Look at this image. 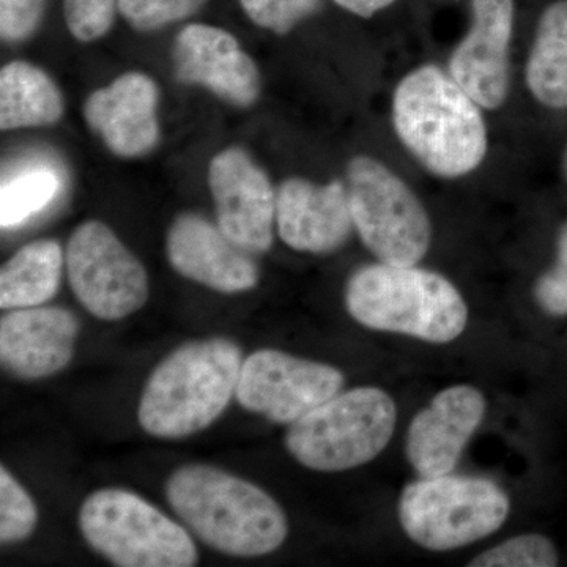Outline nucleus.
<instances>
[{"label":"nucleus","instance_id":"obj_4","mask_svg":"<svg viewBox=\"0 0 567 567\" xmlns=\"http://www.w3.org/2000/svg\"><path fill=\"white\" fill-rule=\"evenodd\" d=\"M347 312L369 330L447 344L464 333L468 306L445 276L416 265L377 262L346 284Z\"/></svg>","mask_w":567,"mask_h":567},{"label":"nucleus","instance_id":"obj_22","mask_svg":"<svg viewBox=\"0 0 567 567\" xmlns=\"http://www.w3.org/2000/svg\"><path fill=\"white\" fill-rule=\"evenodd\" d=\"M58 174L52 169L37 167L24 171L0 189V224L2 229L18 226L43 210L59 192Z\"/></svg>","mask_w":567,"mask_h":567},{"label":"nucleus","instance_id":"obj_8","mask_svg":"<svg viewBox=\"0 0 567 567\" xmlns=\"http://www.w3.org/2000/svg\"><path fill=\"white\" fill-rule=\"evenodd\" d=\"M353 227L379 262L416 265L432 244V223L410 186L386 164L358 155L347 166Z\"/></svg>","mask_w":567,"mask_h":567},{"label":"nucleus","instance_id":"obj_7","mask_svg":"<svg viewBox=\"0 0 567 567\" xmlns=\"http://www.w3.org/2000/svg\"><path fill=\"white\" fill-rule=\"evenodd\" d=\"M80 529L85 543L114 566L192 567V536L140 495L102 488L82 503Z\"/></svg>","mask_w":567,"mask_h":567},{"label":"nucleus","instance_id":"obj_19","mask_svg":"<svg viewBox=\"0 0 567 567\" xmlns=\"http://www.w3.org/2000/svg\"><path fill=\"white\" fill-rule=\"evenodd\" d=\"M525 80L537 102L567 110V0H551L540 11Z\"/></svg>","mask_w":567,"mask_h":567},{"label":"nucleus","instance_id":"obj_14","mask_svg":"<svg viewBox=\"0 0 567 567\" xmlns=\"http://www.w3.org/2000/svg\"><path fill=\"white\" fill-rule=\"evenodd\" d=\"M487 401L475 386L454 385L440 391L420 410L406 431L405 453L421 477L447 475L456 468L477 427Z\"/></svg>","mask_w":567,"mask_h":567},{"label":"nucleus","instance_id":"obj_24","mask_svg":"<svg viewBox=\"0 0 567 567\" xmlns=\"http://www.w3.org/2000/svg\"><path fill=\"white\" fill-rule=\"evenodd\" d=\"M39 520L35 503L24 487L10 475L6 466L0 468V543L18 544L32 535Z\"/></svg>","mask_w":567,"mask_h":567},{"label":"nucleus","instance_id":"obj_31","mask_svg":"<svg viewBox=\"0 0 567 567\" xmlns=\"http://www.w3.org/2000/svg\"><path fill=\"white\" fill-rule=\"evenodd\" d=\"M563 174H565V178L567 182V147L565 151V155H563Z\"/></svg>","mask_w":567,"mask_h":567},{"label":"nucleus","instance_id":"obj_10","mask_svg":"<svg viewBox=\"0 0 567 567\" xmlns=\"http://www.w3.org/2000/svg\"><path fill=\"white\" fill-rule=\"evenodd\" d=\"M344 382L333 365L262 349L244 360L235 398L248 412L290 425L338 394Z\"/></svg>","mask_w":567,"mask_h":567},{"label":"nucleus","instance_id":"obj_1","mask_svg":"<svg viewBox=\"0 0 567 567\" xmlns=\"http://www.w3.org/2000/svg\"><path fill=\"white\" fill-rule=\"evenodd\" d=\"M481 110L450 71L427 63L410 71L395 87L394 132L429 173L465 177L481 166L488 151Z\"/></svg>","mask_w":567,"mask_h":567},{"label":"nucleus","instance_id":"obj_25","mask_svg":"<svg viewBox=\"0 0 567 567\" xmlns=\"http://www.w3.org/2000/svg\"><path fill=\"white\" fill-rule=\"evenodd\" d=\"M246 17L265 31L287 35L323 10L324 0H240Z\"/></svg>","mask_w":567,"mask_h":567},{"label":"nucleus","instance_id":"obj_28","mask_svg":"<svg viewBox=\"0 0 567 567\" xmlns=\"http://www.w3.org/2000/svg\"><path fill=\"white\" fill-rule=\"evenodd\" d=\"M533 295L547 316H567V223L558 234L557 260L550 270L539 276Z\"/></svg>","mask_w":567,"mask_h":567},{"label":"nucleus","instance_id":"obj_16","mask_svg":"<svg viewBox=\"0 0 567 567\" xmlns=\"http://www.w3.org/2000/svg\"><path fill=\"white\" fill-rule=\"evenodd\" d=\"M158 85L144 73L122 74L107 87L99 89L84 103L89 128L121 158H140L159 141Z\"/></svg>","mask_w":567,"mask_h":567},{"label":"nucleus","instance_id":"obj_13","mask_svg":"<svg viewBox=\"0 0 567 567\" xmlns=\"http://www.w3.org/2000/svg\"><path fill=\"white\" fill-rule=\"evenodd\" d=\"M174 74L186 85H203L223 102L248 107L260 95V73L233 33L208 24H189L175 37Z\"/></svg>","mask_w":567,"mask_h":567},{"label":"nucleus","instance_id":"obj_5","mask_svg":"<svg viewBox=\"0 0 567 567\" xmlns=\"http://www.w3.org/2000/svg\"><path fill=\"white\" fill-rule=\"evenodd\" d=\"M398 406L386 391L360 386L333 395L290 424V456L315 472L336 473L374 461L393 439Z\"/></svg>","mask_w":567,"mask_h":567},{"label":"nucleus","instance_id":"obj_2","mask_svg":"<svg viewBox=\"0 0 567 567\" xmlns=\"http://www.w3.org/2000/svg\"><path fill=\"white\" fill-rule=\"evenodd\" d=\"M166 496L194 535L230 557H264L289 535L286 514L274 496L212 465L175 470Z\"/></svg>","mask_w":567,"mask_h":567},{"label":"nucleus","instance_id":"obj_26","mask_svg":"<svg viewBox=\"0 0 567 567\" xmlns=\"http://www.w3.org/2000/svg\"><path fill=\"white\" fill-rule=\"evenodd\" d=\"M207 0H118L123 20L141 32H152L196 13Z\"/></svg>","mask_w":567,"mask_h":567},{"label":"nucleus","instance_id":"obj_18","mask_svg":"<svg viewBox=\"0 0 567 567\" xmlns=\"http://www.w3.org/2000/svg\"><path fill=\"white\" fill-rule=\"evenodd\" d=\"M80 330V320L65 308L11 309L0 320L3 368L22 380L58 374L73 360Z\"/></svg>","mask_w":567,"mask_h":567},{"label":"nucleus","instance_id":"obj_11","mask_svg":"<svg viewBox=\"0 0 567 567\" xmlns=\"http://www.w3.org/2000/svg\"><path fill=\"white\" fill-rule=\"evenodd\" d=\"M470 25L447 62L454 81L483 110L495 111L509 95V51L516 0H468Z\"/></svg>","mask_w":567,"mask_h":567},{"label":"nucleus","instance_id":"obj_17","mask_svg":"<svg viewBox=\"0 0 567 567\" xmlns=\"http://www.w3.org/2000/svg\"><path fill=\"white\" fill-rule=\"evenodd\" d=\"M276 226L295 251L328 254L341 248L353 233L346 183L317 185L289 178L276 193Z\"/></svg>","mask_w":567,"mask_h":567},{"label":"nucleus","instance_id":"obj_6","mask_svg":"<svg viewBox=\"0 0 567 567\" xmlns=\"http://www.w3.org/2000/svg\"><path fill=\"white\" fill-rule=\"evenodd\" d=\"M509 513V496L494 481L450 473L406 484L398 511L405 535L431 551L456 550L494 535Z\"/></svg>","mask_w":567,"mask_h":567},{"label":"nucleus","instance_id":"obj_27","mask_svg":"<svg viewBox=\"0 0 567 567\" xmlns=\"http://www.w3.org/2000/svg\"><path fill=\"white\" fill-rule=\"evenodd\" d=\"M118 0H63V14L71 35L82 43L100 40L111 31Z\"/></svg>","mask_w":567,"mask_h":567},{"label":"nucleus","instance_id":"obj_20","mask_svg":"<svg viewBox=\"0 0 567 567\" xmlns=\"http://www.w3.org/2000/svg\"><path fill=\"white\" fill-rule=\"evenodd\" d=\"M63 114L62 93L39 66L17 61L0 71V128L52 125Z\"/></svg>","mask_w":567,"mask_h":567},{"label":"nucleus","instance_id":"obj_29","mask_svg":"<svg viewBox=\"0 0 567 567\" xmlns=\"http://www.w3.org/2000/svg\"><path fill=\"white\" fill-rule=\"evenodd\" d=\"M47 0H0V35L20 43L33 35L43 20Z\"/></svg>","mask_w":567,"mask_h":567},{"label":"nucleus","instance_id":"obj_23","mask_svg":"<svg viewBox=\"0 0 567 567\" xmlns=\"http://www.w3.org/2000/svg\"><path fill=\"white\" fill-rule=\"evenodd\" d=\"M558 551L548 537L520 535L483 551L468 563L470 567H554Z\"/></svg>","mask_w":567,"mask_h":567},{"label":"nucleus","instance_id":"obj_9","mask_svg":"<svg viewBox=\"0 0 567 567\" xmlns=\"http://www.w3.org/2000/svg\"><path fill=\"white\" fill-rule=\"evenodd\" d=\"M65 262L78 301L99 319H125L147 301V271L106 224H81L71 234Z\"/></svg>","mask_w":567,"mask_h":567},{"label":"nucleus","instance_id":"obj_3","mask_svg":"<svg viewBox=\"0 0 567 567\" xmlns=\"http://www.w3.org/2000/svg\"><path fill=\"white\" fill-rule=\"evenodd\" d=\"M244 354L234 341L186 342L153 369L140 410L141 427L156 439L177 440L215 423L237 391Z\"/></svg>","mask_w":567,"mask_h":567},{"label":"nucleus","instance_id":"obj_30","mask_svg":"<svg viewBox=\"0 0 567 567\" xmlns=\"http://www.w3.org/2000/svg\"><path fill=\"white\" fill-rule=\"evenodd\" d=\"M331 2L353 17L371 20L377 14L394 9L401 0H331Z\"/></svg>","mask_w":567,"mask_h":567},{"label":"nucleus","instance_id":"obj_12","mask_svg":"<svg viewBox=\"0 0 567 567\" xmlns=\"http://www.w3.org/2000/svg\"><path fill=\"white\" fill-rule=\"evenodd\" d=\"M208 185L219 229L246 251H268L274 245L276 193L262 167L241 148H226L212 159Z\"/></svg>","mask_w":567,"mask_h":567},{"label":"nucleus","instance_id":"obj_21","mask_svg":"<svg viewBox=\"0 0 567 567\" xmlns=\"http://www.w3.org/2000/svg\"><path fill=\"white\" fill-rule=\"evenodd\" d=\"M63 251L59 241L25 245L0 270V308H35L50 301L62 281Z\"/></svg>","mask_w":567,"mask_h":567},{"label":"nucleus","instance_id":"obj_15","mask_svg":"<svg viewBox=\"0 0 567 567\" xmlns=\"http://www.w3.org/2000/svg\"><path fill=\"white\" fill-rule=\"evenodd\" d=\"M166 252L178 275L216 292H246L259 282L251 252L194 213H183L171 224Z\"/></svg>","mask_w":567,"mask_h":567}]
</instances>
